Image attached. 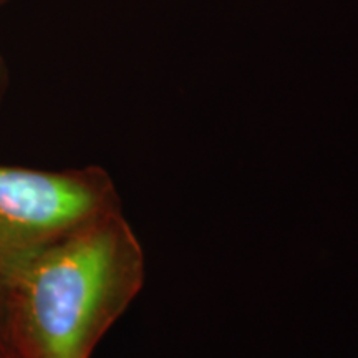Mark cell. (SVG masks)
Masks as SVG:
<instances>
[{"label":"cell","instance_id":"cell-1","mask_svg":"<svg viewBox=\"0 0 358 358\" xmlns=\"http://www.w3.org/2000/svg\"><path fill=\"white\" fill-rule=\"evenodd\" d=\"M145 275V252L123 211L62 237L3 280L13 357L90 358Z\"/></svg>","mask_w":358,"mask_h":358},{"label":"cell","instance_id":"cell-3","mask_svg":"<svg viewBox=\"0 0 358 358\" xmlns=\"http://www.w3.org/2000/svg\"><path fill=\"white\" fill-rule=\"evenodd\" d=\"M0 358H15L10 343V332H8L6 284L2 279H0Z\"/></svg>","mask_w":358,"mask_h":358},{"label":"cell","instance_id":"cell-2","mask_svg":"<svg viewBox=\"0 0 358 358\" xmlns=\"http://www.w3.org/2000/svg\"><path fill=\"white\" fill-rule=\"evenodd\" d=\"M122 211L100 166L45 171L0 164V279L7 280L62 237Z\"/></svg>","mask_w":358,"mask_h":358},{"label":"cell","instance_id":"cell-4","mask_svg":"<svg viewBox=\"0 0 358 358\" xmlns=\"http://www.w3.org/2000/svg\"><path fill=\"white\" fill-rule=\"evenodd\" d=\"M13 0H0V8L10 6ZM12 85V75H10V66L7 64V58L0 50V110H2L3 103L7 100L8 90Z\"/></svg>","mask_w":358,"mask_h":358}]
</instances>
